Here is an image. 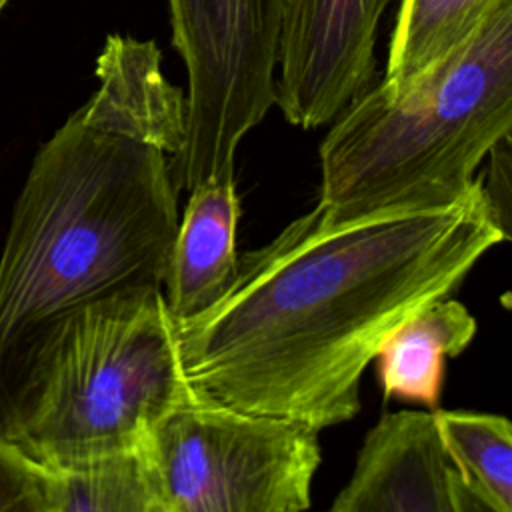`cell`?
<instances>
[{
    "mask_svg": "<svg viewBox=\"0 0 512 512\" xmlns=\"http://www.w3.org/2000/svg\"><path fill=\"white\" fill-rule=\"evenodd\" d=\"M332 120L318 152L324 222L462 202L512 128V0L404 88H366Z\"/></svg>",
    "mask_w": 512,
    "mask_h": 512,
    "instance_id": "cell-3",
    "label": "cell"
},
{
    "mask_svg": "<svg viewBox=\"0 0 512 512\" xmlns=\"http://www.w3.org/2000/svg\"><path fill=\"white\" fill-rule=\"evenodd\" d=\"M42 468L52 512H168L140 448Z\"/></svg>",
    "mask_w": 512,
    "mask_h": 512,
    "instance_id": "cell-12",
    "label": "cell"
},
{
    "mask_svg": "<svg viewBox=\"0 0 512 512\" xmlns=\"http://www.w3.org/2000/svg\"><path fill=\"white\" fill-rule=\"evenodd\" d=\"M476 320L456 298L434 300L402 320L380 344L374 360L384 398L440 408L446 358L468 348Z\"/></svg>",
    "mask_w": 512,
    "mask_h": 512,
    "instance_id": "cell-10",
    "label": "cell"
},
{
    "mask_svg": "<svg viewBox=\"0 0 512 512\" xmlns=\"http://www.w3.org/2000/svg\"><path fill=\"white\" fill-rule=\"evenodd\" d=\"M430 414L452 466L500 512H512V426L508 418L442 408Z\"/></svg>",
    "mask_w": 512,
    "mask_h": 512,
    "instance_id": "cell-13",
    "label": "cell"
},
{
    "mask_svg": "<svg viewBox=\"0 0 512 512\" xmlns=\"http://www.w3.org/2000/svg\"><path fill=\"white\" fill-rule=\"evenodd\" d=\"M388 0H288L276 106L304 130L330 122L368 88Z\"/></svg>",
    "mask_w": 512,
    "mask_h": 512,
    "instance_id": "cell-7",
    "label": "cell"
},
{
    "mask_svg": "<svg viewBox=\"0 0 512 512\" xmlns=\"http://www.w3.org/2000/svg\"><path fill=\"white\" fill-rule=\"evenodd\" d=\"M502 0H400L378 86L396 92L456 50Z\"/></svg>",
    "mask_w": 512,
    "mask_h": 512,
    "instance_id": "cell-11",
    "label": "cell"
},
{
    "mask_svg": "<svg viewBox=\"0 0 512 512\" xmlns=\"http://www.w3.org/2000/svg\"><path fill=\"white\" fill-rule=\"evenodd\" d=\"M450 468L428 410L384 414L328 512H456Z\"/></svg>",
    "mask_w": 512,
    "mask_h": 512,
    "instance_id": "cell-8",
    "label": "cell"
},
{
    "mask_svg": "<svg viewBox=\"0 0 512 512\" xmlns=\"http://www.w3.org/2000/svg\"><path fill=\"white\" fill-rule=\"evenodd\" d=\"M450 492L456 512H500L468 478L450 468Z\"/></svg>",
    "mask_w": 512,
    "mask_h": 512,
    "instance_id": "cell-16",
    "label": "cell"
},
{
    "mask_svg": "<svg viewBox=\"0 0 512 512\" xmlns=\"http://www.w3.org/2000/svg\"><path fill=\"white\" fill-rule=\"evenodd\" d=\"M98 88L36 152L0 254V410L30 342L64 312L162 288L178 230L186 102L152 40L110 34Z\"/></svg>",
    "mask_w": 512,
    "mask_h": 512,
    "instance_id": "cell-2",
    "label": "cell"
},
{
    "mask_svg": "<svg viewBox=\"0 0 512 512\" xmlns=\"http://www.w3.org/2000/svg\"><path fill=\"white\" fill-rule=\"evenodd\" d=\"M238 220L236 180L208 182L190 190L162 284L174 322L200 316L232 286L240 256L236 250Z\"/></svg>",
    "mask_w": 512,
    "mask_h": 512,
    "instance_id": "cell-9",
    "label": "cell"
},
{
    "mask_svg": "<svg viewBox=\"0 0 512 512\" xmlns=\"http://www.w3.org/2000/svg\"><path fill=\"white\" fill-rule=\"evenodd\" d=\"M488 156H490V168H488V176L482 178V190L496 222L510 236V200H512L510 136L502 138Z\"/></svg>",
    "mask_w": 512,
    "mask_h": 512,
    "instance_id": "cell-15",
    "label": "cell"
},
{
    "mask_svg": "<svg viewBox=\"0 0 512 512\" xmlns=\"http://www.w3.org/2000/svg\"><path fill=\"white\" fill-rule=\"evenodd\" d=\"M508 238L482 178L442 210L328 224L312 208L238 256L212 308L174 322L184 380L236 410L318 432L342 424L360 410V378L384 338Z\"/></svg>",
    "mask_w": 512,
    "mask_h": 512,
    "instance_id": "cell-1",
    "label": "cell"
},
{
    "mask_svg": "<svg viewBox=\"0 0 512 512\" xmlns=\"http://www.w3.org/2000/svg\"><path fill=\"white\" fill-rule=\"evenodd\" d=\"M286 2L168 0L188 78L184 144L172 160L178 190L236 180L240 142L276 104Z\"/></svg>",
    "mask_w": 512,
    "mask_h": 512,
    "instance_id": "cell-6",
    "label": "cell"
},
{
    "mask_svg": "<svg viewBox=\"0 0 512 512\" xmlns=\"http://www.w3.org/2000/svg\"><path fill=\"white\" fill-rule=\"evenodd\" d=\"M192 394L162 288L120 290L64 312L30 342L0 434L40 466L108 458L138 450Z\"/></svg>",
    "mask_w": 512,
    "mask_h": 512,
    "instance_id": "cell-4",
    "label": "cell"
},
{
    "mask_svg": "<svg viewBox=\"0 0 512 512\" xmlns=\"http://www.w3.org/2000/svg\"><path fill=\"white\" fill-rule=\"evenodd\" d=\"M140 452L168 512H306L320 466L318 430L188 396Z\"/></svg>",
    "mask_w": 512,
    "mask_h": 512,
    "instance_id": "cell-5",
    "label": "cell"
},
{
    "mask_svg": "<svg viewBox=\"0 0 512 512\" xmlns=\"http://www.w3.org/2000/svg\"><path fill=\"white\" fill-rule=\"evenodd\" d=\"M0 512H52L44 468L0 434Z\"/></svg>",
    "mask_w": 512,
    "mask_h": 512,
    "instance_id": "cell-14",
    "label": "cell"
},
{
    "mask_svg": "<svg viewBox=\"0 0 512 512\" xmlns=\"http://www.w3.org/2000/svg\"><path fill=\"white\" fill-rule=\"evenodd\" d=\"M10 4V0H0V14L4 12V8Z\"/></svg>",
    "mask_w": 512,
    "mask_h": 512,
    "instance_id": "cell-17",
    "label": "cell"
}]
</instances>
